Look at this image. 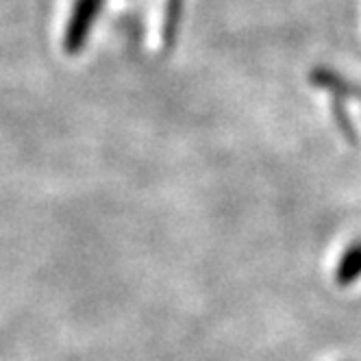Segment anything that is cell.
<instances>
[{"mask_svg":"<svg viewBox=\"0 0 361 361\" xmlns=\"http://www.w3.org/2000/svg\"><path fill=\"white\" fill-rule=\"evenodd\" d=\"M102 5H105V0H74L66 37H63V48L68 55H76L83 50L94 22L102 11Z\"/></svg>","mask_w":361,"mask_h":361,"instance_id":"6da1fadb","label":"cell"},{"mask_svg":"<svg viewBox=\"0 0 361 361\" xmlns=\"http://www.w3.org/2000/svg\"><path fill=\"white\" fill-rule=\"evenodd\" d=\"M359 279H361V240L346 248V252L342 255V259L338 264V270H335V281H338V286L342 288L353 286Z\"/></svg>","mask_w":361,"mask_h":361,"instance_id":"7a4b0ae2","label":"cell"},{"mask_svg":"<svg viewBox=\"0 0 361 361\" xmlns=\"http://www.w3.org/2000/svg\"><path fill=\"white\" fill-rule=\"evenodd\" d=\"M312 83L318 85V87H324L329 90L335 98H355L357 92H359V85H353L348 83L344 76L335 74L326 68H318L312 72Z\"/></svg>","mask_w":361,"mask_h":361,"instance_id":"3957f363","label":"cell"},{"mask_svg":"<svg viewBox=\"0 0 361 361\" xmlns=\"http://www.w3.org/2000/svg\"><path fill=\"white\" fill-rule=\"evenodd\" d=\"M183 3L185 0H166V16H164V46L170 50L176 42L180 18H183Z\"/></svg>","mask_w":361,"mask_h":361,"instance_id":"277c9868","label":"cell"},{"mask_svg":"<svg viewBox=\"0 0 361 361\" xmlns=\"http://www.w3.org/2000/svg\"><path fill=\"white\" fill-rule=\"evenodd\" d=\"M357 98H361V87H359V92H357Z\"/></svg>","mask_w":361,"mask_h":361,"instance_id":"5b68a950","label":"cell"}]
</instances>
